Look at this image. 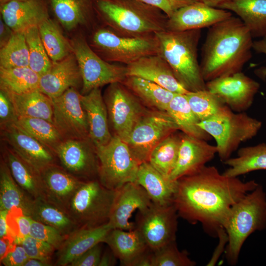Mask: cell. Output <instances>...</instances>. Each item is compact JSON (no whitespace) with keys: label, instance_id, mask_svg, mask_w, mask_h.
Masks as SVG:
<instances>
[{"label":"cell","instance_id":"1","mask_svg":"<svg viewBox=\"0 0 266 266\" xmlns=\"http://www.w3.org/2000/svg\"><path fill=\"white\" fill-rule=\"evenodd\" d=\"M177 181L173 204L178 216L191 224L200 223L212 237L224 227L233 205L259 185L254 180L228 177L215 166H206Z\"/></svg>","mask_w":266,"mask_h":266},{"label":"cell","instance_id":"2","mask_svg":"<svg viewBox=\"0 0 266 266\" xmlns=\"http://www.w3.org/2000/svg\"><path fill=\"white\" fill-rule=\"evenodd\" d=\"M252 39L242 21L233 16L209 28L200 63L204 81L241 71L252 58Z\"/></svg>","mask_w":266,"mask_h":266},{"label":"cell","instance_id":"3","mask_svg":"<svg viewBox=\"0 0 266 266\" xmlns=\"http://www.w3.org/2000/svg\"><path fill=\"white\" fill-rule=\"evenodd\" d=\"M93 6L103 26L120 35L141 37L166 31L167 16L136 0H93Z\"/></svg>","mask_w":266,"mask_h":266},{"label":"cell","instance_id":"4","mask_svg":"<svg viewBox=\"0 0 266 266\" xmlns=\"http://www.w3.org/2000/svg\"><path fill=\"white\" fill-rule=\"evenodd\" d=\"M201 30L165 31L155 33L160 54L182 85L189 92L206 89L198 61V47Z\"/></svg>","mask_w":266,"mask_h":266},{"label":"cell","instance_id":"5","mask_svg":"<svg viewBox=\"0 0 266 266\" xmlns=\"http://www.w3.org/2000/svg\"><path fill=\"white\" fill-rule=\"evenodd\" d=\"M223 227L228 236L226 258L234 266L246 239L255 231L266 229V194L261 185L233 205Z\"/></svg>","mask_w":266,"mask_h":266},{"label":"cell","instance_id":"6","mask_svg":"<svg viewBox=\"0 0 266 266\" xmlns=\"http://www.w3.org/2000/svg\"><path fill=\"white\" fill-rule=\"evenodd\" d=\"M198 125L215 139L217 153L224 162L241 143L257 134L262 123L245 112H234L225 105L217 114Z\"/></svg>","mask_w":266,"mask_h":266},{"label":"cell","instance_id":"7","mask_svg":"<svg viewBox=\"0 0 266 266\" xmlns=\"http://www.w3.org/2000/svg\"><path fill=\"white\" fill-rule=\"evenodd\" d=\"M91 48L102 59L127 65L147 56L160 54L155 34L128 37L120 35L102 26L93 31L89 39Z\"/></svg>","mask_w":266,"mask_h":266},{"label":"cell","instance_id":"8","mask_svg":"<svg viewBox=\"0 0 266 266\" xmlns=\"http://www.w3.org/2000/svg\"><path fill=\"white\" fill-rule=\"evenodd\" d=\"M116 190L100 181H83L68 202L66 210L79 228L96 227L108 223Z\"/></svg>","mask_w":266,"mask_h":266},{"label":"cell","instance_id":"9","mask_svg":"<svg viewBox=\"0 0 266 266\" xmlns=\"http://www.w3.org/2000/svg\"><path fill=\"white\" fill-rule=\"evenodd\" d=\"M95 149L99 181L104 187L117 190L135 182L140 164L125 141L115 134L108 143Z\"/></svg>","mask_w":266,"mask_h":266},{"label":"cell","instance_id":"10","mask_svg":"<svg viewBox=\"0 0 266 266\" xmlns=\"http://www.w3.org/2000/svg\"><path fill=\"white\" fill-rule=\"evenodd\" d=\"M70 42L82 76L81 94H86L105 85L122 83L127 77L126 66L111 64L102 59L91 48L83 35H75Z\"/></svg>","mask_w":266,"mask_h":266},{"label":"cell","instance_id":"11","mask_svg":"<svg viewBox=\"0 0 266 266\" xmlns=\"http://www.w3.org/2000/svg\"><path fill=\"white\" fill-rule=\"evenodd\" d=\"M177 130V125L166 112L146 111L133 128L126 142L140 164L148 162L153 148Z\"/></svg>","mask_w":266,"mask_h":266},{"label":"cell","instance_id":"12","mask_svg":"<svg viewBox=\"0 0 266 266\" xmlns=\"http://www.w3.org/2000/svg\"><path fill=\"white\" fill-rule=\"evenodd\" d=\"M178 216L174 204L162 206L152 202L148 207L138 211L135 229L148 247L155 250L176 241Z\"/></svg>","mask_w":266,"mask_h":266},{"label":"cell","instance_id":"13","mask_svg":"<svg viewBox=\"0 0 266 266\" xmlns=\"http://www.w3.org/2000/svg\"><path fill=\"white\" fill-rule=\"evenodd\" d=\"M136 97L121 82L109 84L104 93L103 99L115 134L125 142L137 121L146 111Z\"/></svg>","mask_w":266,"mask_h":266},{"label":"cell","instance_id":"14","mask_svg":"<svg viewBox=\"0 0 266 266\" xmlns=\"http://www.w3.org/2000/svg\"><path fill=\"white\" fill-rule=\"evenodd\" d=\"M81 94L70 88L52 99L53 122L64 140L89 137L87 115L81 101Z\"/></svg>","mask_w":266,"mask_h":266},{"label":"cell","instance_id":"15","mask_svg":"<svg viewBox=\"0 0 266 266\" xmlns=\"http://www.w3.org/2000/svg\"><path fill=\"white\" fill-rule=\"evenodd\" d=\"M206 89L236 112H245L252 105L260 84L242 71L206 82Z\"/></svg>","mask_w":266,"mask_h":266},{"label":"cell","instance_id":"16","mask_svg":"<svg viewBox=\"0 0 266 266\" xmlns=\"http://www.w3.org/2000/svg\"><path fill=\"white\" fill-rule=\"evenodd\" d=\"M152 202L144 189L136 182H128L116 190L108 223L112 229L131 231L135 223L130 222L132 214L144 209Z\"/></svg>","mask_w":266,"mask_h":266},{"label":"cell","instance_id":"17","mask_svg":"<svg viewBox=\"0 0 266 266\" xmlns=\"http://www.w3.org/2000/svg\"><path fill=\"white\" fill-rule=\"evenodd\" d=\"M232 16L229 11L198 1L175 10L168 19L166 31L183 32L210 28Z\"/></svg>","mask_w":266,"mask_h":266},{"label":"cell","instance_id":"18","mask_svg":"<svg viewBox=\"0 0 266 266\" xmlns=\"http://www.w3.org/2000/svg\"><path fill=\"white\" fill-rule=\"evenodd\" d=\"M217 153L216 145L184 133L177 160L169 178L177 181L184 176L198 172L213 159Z\"/></svg>","mask_w":266,"mask_h":266},{"label":"cell","instance_id":"19","mask_svg":"<svg viewBox=\"0 0 266 266\" xmlns=\"http://www.w3.org/2000/svg\"><path fill=\"white\" fill-rule=\"evenodd\" d=\"M46 0H12L0 5V18L14 33H24L50 18Z\"/></svg>","mask_w":266,"mask_h":266},{"label":"cell","instance_id":"20","mask_svg":"<svg viewBox=\"0 0 266 266\" xmlns=\"http://www.w3.org/2000/svg\"><path fill=\"white\" fill-rule=\"evenodd\" d=\"M80 86L82 76L77 59L72 53L60 61L52 62L48 71L40 76L38 89L53 99L70 88Z\"/></svg>","mask_w":266,"mask_h":266},{"label":"cell","instance_id":"21","mask_svg":"<svg viewBox=\"0 0 266 266\" xmlns=\"http://www.w3.org/2000/svg\"><path fill=\"white\" fill-rule=\"evenodd\" d=\"M2 130L12 150L39 172L55 165L54 153L15 124Z\"/></svg>","mask_w":266,"mask_h":266},{"label":"cell","instance_id":"22","mask_svg":"<svg viewBox=\"0 0 266 266\" xmlns=\"http://www.w3.org/2000/svg\"><path fill=\"white\" fill-rule=\"evenodd\" d=\"M55 154L65 170L78 177L98 174V161L85 139H67L58 146Z\"/></svg>","mask_w":266,"mask_h":266},{"label":"cell","instance_id":"23","mask_svg":"<svg viewBox=\"0 0 266 266\" xmlns=\"http://www.w3.org/2000/svg\"><path fill=\"white\" fill-rule=\"evenodd\" d=\"M126 66L127 76H136L153 82L175 94H186L171 67L160 54L140 58Z\"/></svg>","mask_w":266,"mask_h":266},{"label":"cell","instance_id":"24","mask_svg":"<svg viewBox=\"0 0 266 266\" xmlns=\"http://www.w3.org/2000/svg\"><path fill=\"white\" fill-rule=\"evenodd\" d=\"M112 229L108 223L93 228H79L67 236L58 250L55 265L69 266L75 259L97 244L104 242Z\"/></svg>","mask_w":266,"mask_h":266},{"label":"cell","instance_id":"25","mask_svg":"<svg viewBox=\"0 0 266 266\" xmlns=\"http://www.w3.org/2000/svg\"><path fill=\"white\" fill-rule=\"evenodd\" d=\"M104 242L123 266H138L142 259L151 250L135 229L131 231L112 229Z\"/></svg>","mask_w":266,"mask_h":266},{"label":"cell","instance_id":"26","mask_svg":"<svg viewBox=\"0 0 266 266\" xmlns=\"http://www.w3.org/2000/svg\"><path fill=\"white\" fill-rule=\"evenodd\" d=\"M81 101L86 112L89 138L95 148L104 145L111 139L108 123V112L100 88L81 94Z\"/></svg>","mask_w":266,"mask_h":266},{"label":"cell","instance_id":"27","mask_svg":"<svg viewBox=\"0 0 266 266\" xmlns=\"http://www.w3.org/2000/svg\"><path fill=\"white\" fill-rule=\"evenodd\" d=\"M62 27L68 32L90 26L97 18L93 0H46Z\"/></svg>","mask_w":266,"mask_h":266},{"label":"cell","instance_id":"28","mask_svg":"<svg viewBox=\"0 0 266 266\" xmlns=\"http://www.w3.org/2000/svg\"><path fill=\"white\" fill-rule=\"evenodd\" d=\"M41 174L47 200L66 210L72 197L83 181L55 165L48 167Z\"/></svg>","mask_w":266,"mask_h":266},{"label":"cell","instance_id":"29","mask_svg":"<svg viewBox=\"0 0 266 266\" xmlns=\"http://www.w3.org/2000/svg\"><path fill=\"white\" fill-rule=\"evenodd\" d=\"M135 182L144 189L153 203L162 206L173 204L177 181L164 176L148 162L140 164Z\"/></svg>","mask_w":266,"mask_h":266},{"label":"cell","instance_id":"30","mask_svg":"<svg viewBox=\"0 0 266 266\" xmlns=\"http://www.w3.org/2000/svg\"><path fill=\"white\" fill-rule=\"evenodd\" d=\"M4 160L22 189L32 199L47 200L41 173L12 149H6Z\"/></svg>","mask_w":266,"mask_h":266},{"label":"cell","instance_id":"31","mask_svg":"<svg viewBox=\"0 0 266 266\" xmlns=\"http://www.w3.org/2000/svg\"><path fill=\"white\" fill-rule=\"evenodd\" d=\"M217 8L236 14L253 38L266 35V0H227Z\"/></svg>","mask_w":266,"mask_h":266},{"label":"cell","instance_id":"32","mask_svg":"<svg viewBox=\"0 0 266 266\" xmlns=\"http://www.w3.org/2000/svg\"><path fill=\"white\" fill-rule=\"evenodd\" d=\"M28 216L56 228L66 236L79 228L65 209L44 199L33 200Z\"/></svg>","mask_w":266,"mask_h":266},{"label":"cell","instance_id":"33","mask_svg":"<svg viewBox=\"0 0 266 266\" xmlns=\"http://www.w3.org/2000/svg\"><path fill=\"white\" fill-rule=\"evenodd\" d=\"M8 94L18 118H42L53 123L52 100L39 89L20 94Z\"/></svg>","mask_w":266,"mask_h":266},{"label":"cell","instance_id":"34","mask_svg":"<svg viewBox=\"0 0 266 266\" xmlns=\"http://www.w3.org/2000/svg\"><path fill=\"white\" fill-rule=\"evenodd\" d=\"M33 199L18 185L4 160L0 166V210H18L28 216Z\"/></svg>","mask_w":266,"mask_h":266},{"label":"cell","instance_id":"35","mask_svg":"<svg viewBox=\"0 0 266 266\" xmlns=\"http://www.w3.org/2000/svg\"><path fill=\"white\" fill-rule=\"evenodd\" d=\"M229 166L223 173L230 177L238 176L258 170H266V143L241 148L237 156L223 162Z\"/></svg>","mask_w":266,"mask_h":266},{"label":"cell","instance_id":"36","mask_svg":"<svg viewBox=\"0 0 266 266\" xmlns=\"http://www.w3.org/2000/svg\"><path fill=\"white\" fill-rule=\"evenodd\" d=\"M166 112L184 134L206 141L211 139L212 137L199 126L200 121L191 108L185 94H176Z\"/></svg>","mask_w":266,"mask_h":266},{"label":"cell","instance_id":"37","mask_svg":"<svg viewBox=\"0 0 266 266\" xmlns=\"http://www.w3.org/2000/svg\"><path fill=\"white\" fill-rule=\"evenodd\" d=\"M122 83L136 97L161 111L166 112L176 94L153 82L136 76H127Z\"/></svg>","mask_w":266,"mask_h":266},{"label":"cell","instance_id":"38","mask_svg":"<svg viewBox=\"0 0 266 266\" xmlns=\"http://www.w3.org/2000/svg\"><path fill=\"white\" fill-rule=\"evenodd\" d=\"M40 75L29 66L0 68V88L9 94H20L38 89Z\"/></svg>","mask_w":266,"mask_h":266},{"label":"cell","instance_id":"39","mask_svg":"<svg viewBox=\"0 0 266 266\" xmlns=\"http://www.w3.org/2000/svg\"><path fill=\"white\" fill-rule=\"evenodd\" d=\"M174 133L166 136L153 148L148 161L160 173L168 178L177 160L182 135Z\"/></svg>","mask_w":266,"mask_h":266},{"label":"cell","instance_id":"40","mask_svg":"<svg viewBox=\"0 0 266 266\" xmlns=\"http://www.w3.org/2000/svg\"><path fill=\"white\" fill-rule=\"evenodd\" d=\"M40 36L52 62L60 61L72 53L70 40L64 35L57 23L50 18L38 27Z\"/></svg>","mask_w":266,"mask_h":266},{"label":"cell","instance_id":"41","mask_svg":"<svg viewBox=\"0 0 266 266\" xmlns=\"http://www.w3.org/2000/svg\"><path fill=\"white\" fill-rule=\"evenodd\" d=\"M15 124L49 149L55 152L64 140L54 124L38 118H18Z\"/></svg>","mask_w":266,"mask_h":266},{"label":"cell","instance_id":"42","mask_svg":"<svg viewBox=\"0 0 266 266\" xmlns=\"http://www.w3.org/2000/svg\"><path fill=\"white\" fill-rule=\"evenodd\" d=\"M29 54L24 33H14L8 42L0 48V68L29 66Z\"/></svg>","mask_w":266,"mask_h":266},{"label":"cell","instance_id":"43","mask_svg":"<svg viewBox=\"0 0 266 266\" xmlns=\"http://www.w3.org/2000/svg\"><path fill=\"white\" fill-rule=\"evenodd\" d=\"M185 96L191 108L200 122L214 116L225 106L217 96L207 89L189 92Z\"/></svg>","mask_w":266,"mask_h":266},{"label":"cell","instance_id":"44","mask_svg":"<svg viewBox=\"0 0 266 266\" xmlns=\"http://www.w3.org/2000/svg\"><path fill=\"white\" fill-rule=\"evenodd\" d=\"M24 33L29 50V66L40 76L48 71L52 62L43 45L38 27L31 28Z\"/></svg>","mask_w":266,"mask_h":266},{"label":"cell","instance_id":"45","mask_svg":"<svg viewBox=\"0 0 266 266\" xmlns=\"http://www.w3.org/2000/svg\"><path fill=\"white\" fill-rule=\"evenodd\" d=\"M196 263L186 250L180 251L176 241L151 250L150 266H195Z\"/></svg>","mask_w":266,"mask_h":266},{"label":"cell","instance_id":"46","mask_svg":"<svg viewBox=\"0 0 266 266\" xmlns=\"http://www.w3.org/2000/svg\"><path fill=\"white\" fill-rule=\"evenodd\" d=\"M30 235L51 244L57 250L67 237L56 228L33 219Z\"/></svg>","mask_w":266,"mask_h":266},{"label":"cell","instance_id":"47","mask_svg":"<svg viewBox=\"0 0 266 266\" xmlns=\"http://www.w3.org/2000/svg\"><path fill=\"white\" fill-rule=\"evenodd\" d=\"M25 250L30 258L51 261V257L56 249L51 244L29 235L19 242Z\"/></svg>","mask_w":266,"mask_h":266},{"label":"cell","instance_id":"48","mask_svg":"<svg viewBox=\"0 0 266 266\" xmlns=\"http://www.w3.org/2000/svg\"><path fill=\"white\" fill-rule=\"evenodd\" d=\"M18 117L8 94L0 90V124L1 129L14 124Z\"/></svg>","mask_w":266,"mask_h":266},{"label":"cell","instance_id":"49","mask_svg":"<svg viewBox=\"0 0 266 266\" xmlns=\"http://www.w3.org/2000/svg\"><path fill=\"white\" fill-rule=\"evenodd\" d=\"M13 216L15 225L14 229L12 230V234L14 238L15 242L18 244L22 238L30 235L32 218L20 211H18L15 216H14L13 214Z\"/></svg>","mask_w":266,"mask_h":266},{"label":"cell","instance_id":"50","mask_svg":"<svg viewBox=\"0 0 266 266\" xmlns=\"http://www.w3.org/2000/svg\"><path fill=\"white\" fill-rule=\"evenodd\" d=\"M101 243L91 248L73 260L70 266H99L102 254Z\"/></svg>","mask_w":266,"mask_h":266},{"label":"cell","instance_id":"51","mask_svg":"<svg viewBox=\"0 0 266 266\" xmlns=\"http://www.w3.org/2000/svg\"><path fill=\"white\" fill-rule=\"evenodd\" d=\"M29 258L23 246L16 244L0 260V263L5 266H24Z\"/></svg>","mask_w":266,"mask_h":266},{"label":"cell","instance_id":"52","mask_svg":"<svg viewBox=\"0 0 266 266\" xmlns=\"http://www.w3.org/2000/svg\"><path fill=\"white\" fill-rule=\"evenodd\" d=\"M217 237L218 238V243L209 261L206 265L207 266H214L216 265L220 257L225 251L228 244V236L223 227L220 228L218 230Z\"/></svg>","mask_w":266,"mask_h":266},{"label":"cell","instance_id":"53","mask_svg":"<svg viewBox=\"0 0 266 266\" xmlns=\"http://www.w3.org/2000/svg\"><path fill=\"white\" fill-rule=\"evenodd\" d=\"M253 49L258 53L266 55V35L261 39L253 42ZM254 73L259 78L265 79L266 78V66H261L256 69Z\"/></svg>","mask_w":266,"mask_h":266},{"label":"cell","instance_id":"54","mask_svg":"<svg viewBox=\"0 0 266 266\" xmlns=\"http://www.w3.org/2000/svg\"><path fill=\"white\" fill-rule=\"evenodd\" d=\"M145 4L156 7L163 11L168 18L174 12L170 4L167 0H136Z\"/></svg>","mask_w":266,"mask_h":266},{"label":"cell","instance_id":"55","mask_svg":"<svg viewBox=\"0 0 266 266\" xmlns=\"http://www.w3.org/2000/svg\"><path fill=\"white\" fill-rule=\"evenodd\" d=\"M9 212L7 210H0V238L10 237L14 239L8 223Z\"/></svg>","mask_w":266,"mask_h":266},{"label":"cell","instance_id":"56","mask_svg":"<svg viewBox=\"0 0 266 266\" xmlns=\"http://www.w3.org/2000/svg\"><path fill=\"white\" fill-rule=\"evenodd\" d=\"M14 32L3 20L0 19V48L5 45L10 40Z\"/></svg>","mask_w":266,"mask_h":266},{"label":"cell","instance_id":"57","mask_svg":"<svg viewBox=\"0 0 266 266\" xmlns=\"http://www.w3.org/2000/svg\"><path fill=\"white\" fill-rule=\"evenodd\" d=\"M118 259L109 248L102 253L99 266H115Z\"/></svg>","mask_w":266,"mask_h":266},{"label":"cell","instance_id":"58","mask_svg":"<svg viewBox=\"0 0 266 266\" xmlns=\"http://www.w3.org/2000/svg\"><path fill=\"white\" fill-rule=\"evenodd\" d=\"M52 265L50 261L29 258L24 266H50Z\"/></svg>","mask_w":266,"mask_h":266},{"label":"cell","instance_id":"59","mask_svg":"<svg viewBox=\"0 0 266 266\" xmlns=\"http://www.w3.org/2000/svg\"><path fill=\"white\" fill-rule=\"evenodd\" d=\"M174 11L188 5L198 1V0H167Z\"/></svg>","mask_w":266,"mask_h":266},{"label":"cell","instance_id":"60","mask_svg":"<svg viewBox=\"0 0 266 266\" xmlns=\"http://www.w3.org/2000/svg\"><path fill=\"white\" fill-rule=\"evenodd\" d=\"M209 6L213 7H218L222 3L227 0H198Z\"/></svg>","mask_w":266,"mask_h":266},{"label":"cell","instance_id":"61","mask_svg":"<svg viewBox=\"0 0 266 266\" xmlns=\"http://www.w3.org/2000/svg\"><path fill=\"white\" fill-rule=\"evenodd\" d=\"M12 0H0V5Z\"/></svg>","mask_w":266,"mask_h":266}]
</instances>
